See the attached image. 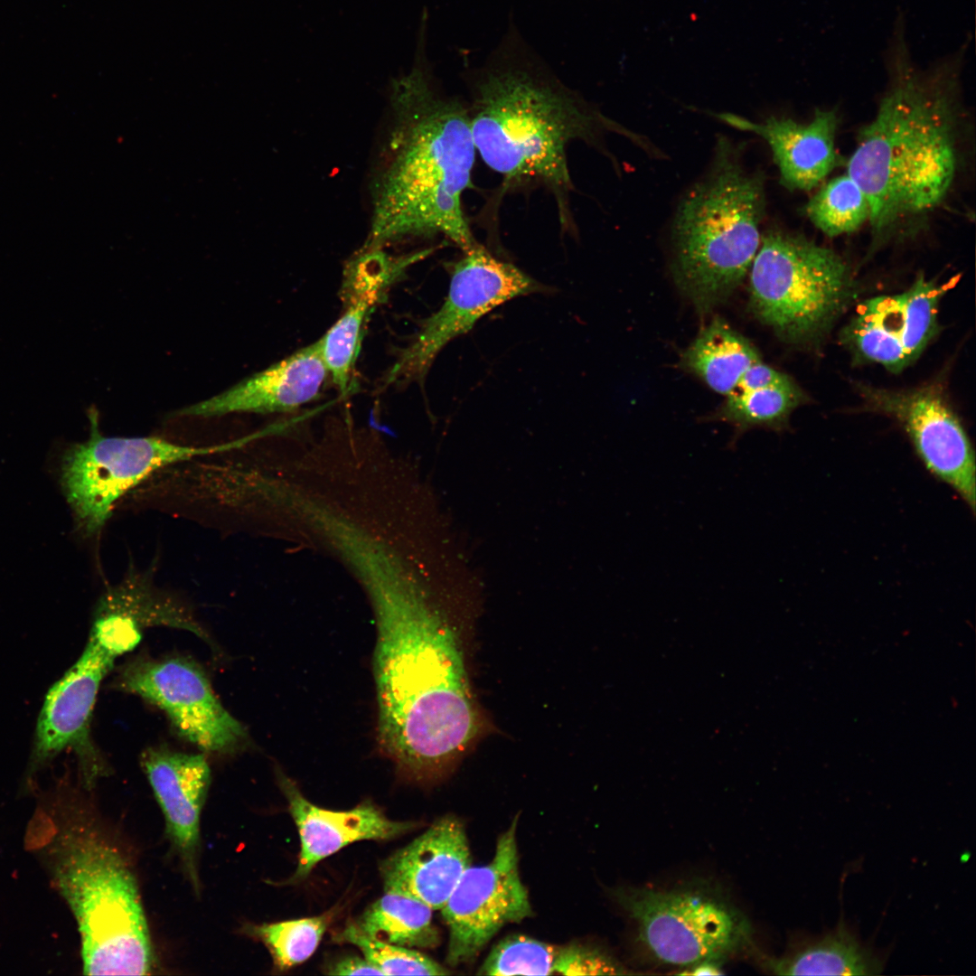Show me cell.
Listing matches in <instances>:
<instances>
[{"instance_id":"cell-1","label":"cell","mask_w":976,"mask_h":976,"mask_svg":"<svg viewBox=\"0 0 976 976\" xmlns=\"http://www.w3.org/2000/svg\"><path fill=\"white\" fill-rule=\"evenodd\" d=\"M374 674L383 750L411 779L445 773L483 725L452 628L415 598L380 596Z\"/></svg>"},{"instance_id":"cell-14","label":"cell","mask_w":976,"mask_h":976,"mask_svg":"<svg viewBox=\"0 0 976 976\" xmlns=\"http://www.w3.org/2000/svg\"><path fill=\"white\" fill-rule=\"evenodd\" d=\"M864 392L877 409L902 424L926 469L951 486L974 512V451L940 392L933 387L899 392L867 388Z\"/></svg>"},{"instance_id":"cell-6","label":"cell","mask_w":976,"mask_h":976,"mask_svg":"<svg viewBox=\"0 0 976 976\" xmlns=\"http://www.w3.org/2000/svg\"><path fill=\"white\" fill-rule=\"evenodd\" d=\"M765 212L764 175L748 171L737 147L720 137L709 173L683 197L672 226L674 277L700 314L747 275Z\"/></svg>"},{"instance_id":"cell-7","label":"cell","mask_w":976,"mask_h":976,"mask_svg":"<svg viewBox=\"0 0 976 976\" xmlns=\"http://www.w3.org/2000/svg\"><path fill=\"white\" fill-rule=\"evenodd\" d=\"M749 270L754 314L789 342L817 339L853 294L849 269L836 252L780 229L762 235Z\"/></svg>"},{"instance_id":"cell-22","label":"cell","mask_w":976,"mask_h":976,"mask_svg":"<svg viewBox=\"0 0 976 976\" xmlns=\"http://www.w3.org/2000/svg\"><path fill=\"white\" fill-rule=\"evenodd\" d=\"M778 975H879L885 960L840 919L831 931L796 939L781 958L766 961Z\"/></svg>"},{"instance_id":"cell-11","label":"cell","mask_w":976,"mask_h":976,"mask_svg":"<svg viewBox=\"0 0 976 976\" xmlns=\"http://www.w3.org/2000/svg\"><path fill=\"white\" fill-rule=\"evenodd\" d=\"M518 819L499 837L492 860L468 867L440 909L449 933L446 962L452 966L474 961L504 925L532 915L519 872Z\"/></svg>"},{"instance_id":"cell-8","label":"cell","mask_w":976,"mask_h":976,"mask_svg":"<svg viewBox=\"0 0 976 976\" xmlns=\"http://www.w3.org/2000/svg\"><path fill=\"white\" fill-rule=\"evenodd\" d=\"M88 418L89 438L70 445L62 456L61 484L77 528L89 537L101 531L122 496L156 471L238 449L255 437L194 446L156 436H106L99 431L95 407L89 408Z\"/></svg>"},{"instance_id":"cell-30","label":"cell","mask_w":976,"mask_h":976,"mask_svg":"<svg viewBox=\"0 0 976 976\" xmlns=\"http://www.w3.org/2000/svg\"><path fill=\"white\" fill-rule=\"evenodd\" d=\"M624 969L614 958L602 951L579 943L558 947L554 975H614L624 974Z\"/></svg>"},{"instance_id":"cell-15","label":"cell","mask_w":976,"mask_h":976,"mask_svg":"<svg viewBox=\"0 0 976 976\" xmlns=\"http://www.w3.org/2000/svg\"><path fill=\"white\" fill-rule=\"evenodd\" d=\"M943 288L923 276L909 290L867 300L843 331L861 358L897 372L914 361L937 330Z\"/></svg>"},{"instance_id":"cell-17","label":"cell","mask_w":976,"mask_h":976,"mask_svg":"<svg viewBox=\"0 0 976 976\" xmlns=\"http://www.w3.org/2000/svg\"><path fill=\"white\" fill-rule=\"evenodd\" d=\"M142 766L163 812L167 839L196 891L200 889V819L211 783L204 755L146 750Z\"/></svg>"},{"instance_id":"cell-4","label":"cell","mask_w":976,"mask_h":976,"mask_svg":"<svg viewBox=\"0 0 976 976\" xmlns=\"http://www.w3.org/2000/svg\"><path fill=\"white\" fill-rule=\"evenodd\" d=\"M476 153L506 188L540 186L553 196L564 231L575 227V190L568 148L584 142L602 150L605 133L637 136L605 116L548 72L504 64L482 72L467 102Z\"/></svg>"},{"instance_id":"cell-3","label":"cell","mask_w":976,"mask_h":976,"mask_svg":"<svg viewBox=\"0 0 976 976\" xmlns=\"http://www.w3.org/2000/svg\"><path fill=\"white\" fill-rule=\"evenodd\" d=\"M896 70L847 162V174L868 200L877 246L940 206L959 162L955 82L915 72L905 54Z\"/></svg>"},{"instance_id":"cell-27","label":"cell","mask_w":976,"mask_h":976,"mask_svg":"<svg viewBox=\"0 0 976 976\" xmlns=\"http://www.w3.org/2000/svg\"><path fill=\"white\" fill-rule=\"evenodd\" d=\"M727 397L717 418L732 424L737 432L742 433L755 427H781L802 396L791 380Z\"/></svg>"},{"instance_id":"cell-29","label":"cell","mask_w":976,"mask_h":976,"mask_svg":"<svg viewBox=\"0 0 976 976\" xmlns=\"http://www.w3.org/2000/svg\"><path fill=\"white\" fill-rule=\"evenodd\" d=\"M558 947L526 935H511L493 947L478 973L554 975Z\"/></svg>"},{"instance_id":"cell-12","label":"cell","mask_w":976,"mask_h":976,"mask_svg":"<svg viewBox=\"0 0 976 976\" xmlns=\"http://www.w3.org/2000/svg\"><path fill=\"white\" fill-rule=\"evenodd\" d=\"M117 687L164 710L180 735L203 751L230 753L247 737L202 671L186 659L132 662L120 671Z\"/></svg>"},{"instance_id":"cell-31","label":"cell","mask_w":976,"mask_h":976,"mask_svg":"<svg viewBox=\"0 0 976 976\" xmlns=\"http://www.w3.org/2000/svg\"><path fill=\"white\" fill-rule=\"evenodd\" d=\"M791 380H792L787 375L773 369L760 361L750 366L743 373L737 387L731 393H741L784 384Z\"/></svg>"},{"instance_id":"cell-2","label":"cell","mask_w":976,"mask_h":976,"mask_svg":"<svg viewBox=\"0 0 976 976\" xmlns=\"http://www.w3.org/2000/svg\"><path fill=\"white\" fill-rule=\"evenodd\" d=\"M382 145L363 245L442 235L463 252L477 246L463 208L476 156L466 101L411 74L393 88Z\"/></svg>"},{"instance_id":"cell-9","label":"cell","mask_w":976,"mask_h":976,"mask_svg":"<svg viewBox=\"0 0 976 976\" xmlns=\"http://www.w3.org/2000/svg\"><path fill=\"white\" fill-rule=\"evenodd\" d=\"M615 897L636 922L643 946L665 964L723 961L751 940L747 918L708 889L631 887L620 889Z\"/></svg>"},{"instance_id":"cell-28","label":"cell","mask_w":976,"mask_h":976,"mask_svg":"<svg viewBox=\"0 0 976 976\" xmlns=\"http://www.w3.org/2000/svg\"><path fill=\"white\" fill-rule=\"evenodd\" d=\"M334 941L355 945L363 957L383 975H446L449 971L430 957L414 950L389 943L364 934L349 923L335 934Z\"/></svg>"},{"instance_id":"cell-13","label":"cell","mask_w":976,"mask_h":976,"mask_svg":"<svg viewBox=\"0 0 976 976\" xmlns=\"http://www.w3.org/2000/svg\"><path fill=\"white\" fill-rule=\"evenodd\" d=\"M119 656L89 635L80 657L50 688L37 720L33 772L62 751L73 749L80 757L86 787L102 774L103 766L98 764L89 741V721L100 683Z\"/></svg>"},{"instance_id":"cell-20","label":"cell","mask_w":976,"mask_h":976,"mask_svg":"<svg viewBox=\"0 0 976 976\" xmlns=\"http://www.w3.org/2000/svg\"><path fill=\"white\" fill-rule=\"evenodd\" d=\"M328 376L318 340L180 414L206 418L289 411L317 399Z\"/></svg>"},{"instance_id":"cell-18","label":"cell","mask_w":976,"mask_h":976,"mask_svg":"<svg viewBox=\"0 0 976 976\" xmlns=\"http://www.w3.org/2000/svg\"><path fill=\"white\" fill-rule=\"evenodd\" d=\"M470 866L464 825L447 816L383 860L380 869L385 892L408 895L440 910Z\"/></svg>"},{"instance_id":"cell-21","label":"cell","mask_w":976,"mask_h":976,"mask_svg":"<svg viewBox=\"0 0 976 976\" xmlns=\"http://www.w3.org/2000/svg\"><path fill=\"white\" fill-rule=\"evenodd\" d=\"M717 117L767 142L779 169L780 183L787 190L811 191L840 164L835 146L838 117L834 110L816 109L808 123L776 117L756 123L731 113Z\"/></svg>"},{"instance_id":"cell-19","label":"cell","mask_w":976,"mask_h":976,"mask_svg":"<svg viewBox=\"0 0 976 976\" xmlns=\"http://www.w3.org/2000/svg\"><path fill=\"white\" fill-rule=\"evenodd\" d=\"M278 781L301 846L296 869L289 883L305 879L322 859L353 842L391 840L418 826L416 822L389 819L369 801L348 811L324 809L309 802L290 778L280 774Z\"/></svg>"},{"instance_id":"cell-33","label":"cell","mask_w":976,"mask_h":976,"mask_svg":"<svg viewBox=\"0 0 976 976\" xmlns=\"http://www.w3.org/2000/svg\"><path fill=\"white\" fill-rule=\"evenodd\" d=\"M722 961L707 960L685 967L684 971L678 972L680 975H722L724 971L721 966Z\"/></svg>"},{"instance_id":"cell-32","label":"cell","mask_w":976,"mask_h":976,"mask_svg":"<svg viewBox=\"0 0 976 976\" xmlns=\"http://www.w3.org/2000/svg\"><path fill=\"white\" fill-rule=\"evenodd\" d=\"M332 975H383L364 957L346 956L334 962L326 971Z\"/></svg>"},{"instance_id":"cell-5","label":"cell","mask_w":976,"mask_h":976,"mask_svg":"<svg viewBox=\"0 0 976 976\" xmlns=\"http://www.w3.org/2000/svg\"><path fill=\"white\" fill-rule=\"evenodd\" d=\"M60 795L39 849L76 921L83 973L151 974L155 953L129 855L86 802Z\"/></svg>"},{"instance_id":"cell-10","label":"cell","mask_w":976,"mask_h":976,"mask_svg":"<svg viewBox=\"0 0 976 976\" xmlns=\"http://www.w3.org/2000/svg\"><path fill=\"white\" fill-rule=\"evenodd\" d=\"M451 270L443 305L400 350L384 376V385L421 380L441 350L470 331L481 317L504 302L542 289L521 269L495 258L480 243L463 252Z\"/></svg>"},{"instance_id":"cell-16","label":"cell","mask_w":976,"mask_h":976,"mask_svg":"<svg viewBox=\"0 0 976 976\" xmlns=\"http://www.w3.org/2000/svg\"><path fill=\"white\" fill-rule=\"evenodd\" d=\"M418 260L415 251L394 256L384 247L362 246L347 262L342 287L343 312L319 339L329 375L341 392L350 388L370 313L383 290Z\"/></svg>"},{"instance_id":"cell-25","label":"cell","mask_w":976,"mask_h":976,"mask_svg":"<svg viewBox=\"0 0 976 976\" xmlns=\"http://www.w3.org/2000/svg\"><path fill=\"white\" fill-rule=\"evenodd\" d=\"M803 212L822 233L836 237L859 230L868 221L870 207L863 190L846 174L823 183Z\"/></svg>"},{"instance_id":"cell-23","label":"cell","mask_w":976,"mask_h":976,"mask_svg":"<svg viewBox=\"0 0 976 976\" xmlns=\"http://www.w3.org/2000/svg\"><path fill=\"white\" fill-rule=\"evenodd\" d=\"M760 361L750 341L720 317L702 329L682 357L688 371L725 396L734 390L743 373Z\"/></svg>"},{"instance_id":"cell-26","label":"cell","mask_w":976,"mask_h":976,"mask_svg":"<svg viewBox=\"0 0 976 976\" xmlns=\"http://www.w3.org/2000/svg\"><path fill=\"white\" fill-rule=\"evenodd\" d=\"M334 915L330 910L313 917L252 924L247 933L266 945L276 970L285 971L314 954Z\"/></svg>"},{"instance_id":"cell-24","label":"cell","mask_w":976,"mask_h":976,"mask_svg":"<svg viewBox=\"0 0 976 976\" xmlns=\"http://www.w3.org/2000/svg\"><path fill=\"white\" fill-rule=\"evenodd\" d=\"M433 909L397 892H385L355 922L367 935L408 948H435L440 941L432 922Z\"/></svg>"}]
</instances>
